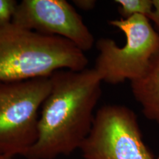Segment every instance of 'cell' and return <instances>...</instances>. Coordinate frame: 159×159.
<instances>
[{"label":"cell","instance_id":"6da1fadb","mask_svg":"<svg viewBox=\"0 0 159 159\" xmlns=\"http://www.w3.org/2000/svg\"><path fill=\"white\" fill-rule=\"evenodd\" d=\"M50 80L51 91L39 116L37 141L23 156L27 159L70 155L80 148L92 128L102 82L95 69H62Z\"/></svg>","mask_w":159,"mask_h":159},{"label":"cell","instance_id":"ba28073f","mask_svg":"<svg viewBox=\"0 0 159 159\" xmlns=\"http://www.w3.org/2000/svg\"><path fill=\"white\" fill-rule=\"evenodd\" d=\"M119 5V13L122 19L136 15L150 18L154 9L153 0H117L115 1Z\"/></svg>","mask_w":159,"mask_h":159},{"label":"cell","instance_id":"8fae6325","mask_svg":"<svg viewBox=\"0 0 159 159\" xmlns=\"http://www.w3.org/2000/svg\"><path fill=\"white\" fill-rule=\"evenodd\" d=\"M153 11L150 15L149 19L156 26L157 32L159 34V0H153Z\"/></svg>","mask_w":159,"mask_h":159},{"label":"cell","instance_id":"277c9868","mask_svg":"<svg viewBox=\"0 0 159 159\" xmlns=\"http://www.w3.org/2000/svg\"><path fill=\"white\" fill-rule=\"evenodd\" d=\"M50 91V77L0 82V156H23L36 142L39 109Z\"/></svg>","mask_w":159,"mask_h":159},{"label":"cell","instance_id":"3957f363","mask_svg":"<svg viewBox=\"0 0 159 159\" xmlns=\"http://www.w3.org/2000/svg\"><path fill=\"white\" fill-rule=\"evenodd\" d=\"M124 33L126 42L119 47L113 39L101 38L96 43L99 54L94 69L102 82L116 85L142 77L159 51V34L148 18L136 15L109 21Z\"/></svg>","mask_w":159,"mask_h":159},{"label":"cell","instance_id":"7c38bea8","mask_svg":"<svg viewBox=\"0 0 159 159\" xmlns=\"http://www.w3.org/2000/svg\"><path fill=\"white\" fill-rule=\"evenodd\" d=\"M13 157L7 156H0V159H13Z\"/></svg>","mask_w":159,"mask_h":159},{"label":"cell","instance_id":"7a4b0ae2","mask_svg":"<svg viewBox=\"0 0 159 159\" xmlns=\"http://www.w3.org/2000/svg\"><path fill=\"white\" fill-rule=\"evenodd\" d=\"M89 60L69 40L13 23L0 27V82L49 77L62 69L82 71Z\"/></svg>","mask_w":159,"mask_h":159},{"label":"cell","instance_id":"9c48e42d","mask_svg":"<svg viewBox=\"0 0 159 159\" xmlns=\"http://www.w3.org/2000/svg\"><path fill=\"white\" fill-rule=\"evenodd\" d=\"M17 5L15 0H0V27L12 22Z\"/></svg>","mask_w":159,"mask_h":159},{"label":"cell","instance_id":"52a82bcc","mask_svg":"<svg viewBox=\"0 0 159 159\" xmlns=\"http://www.w3.org/2000/svg\"><path fill=\"white\" fill-rule=\"evenodd\" d=\"M131 91L144 116L159 125V51L142 77L130 82Z\"/></svg>","mask_w":159,"mask_h":159},{"label":"cell","instance_id":"5b68a950","mask_svg":"<svg viewBox=\"0 0 159 159\" xmlns=\"http://www.w3.org/2000/svg\"><path fill=\"white\" fill-rule=\"evenodd\" d=\"M80 150L83 159H154L143 140L138 119L128 107L102 106Z\"/></svg>","mask_w":159,"mask_h":159},{"label":"cell","instance_id":"30bf717a","mask_svg":"<svg viewBox=\"0 0 159 159\" xmlns=\"http://www.w3.org/2000/svg\"><path fill=\"white\" fill-rule=\"evenodd\" d=\"M73 3L77 8L84 11H89L94 8L97 2L95 0H74Z\"/></svg>","mask_w":159,"mask_h":159},{"label":"cell","instance_id":"8992f818","mask_svg":"<svg viewBox=\"0 0 159 159\" xmlns=\"http://www.w3.org/2000/svg\"><path fill=\"white\" fill-rule=\"evenodd\" d=\"M12 23L69 40L83 52L94 44V35L82 17L66 0H23L18 3Z\"/></svg>","mask_w":159,"mask_h":159}]
</instances>
